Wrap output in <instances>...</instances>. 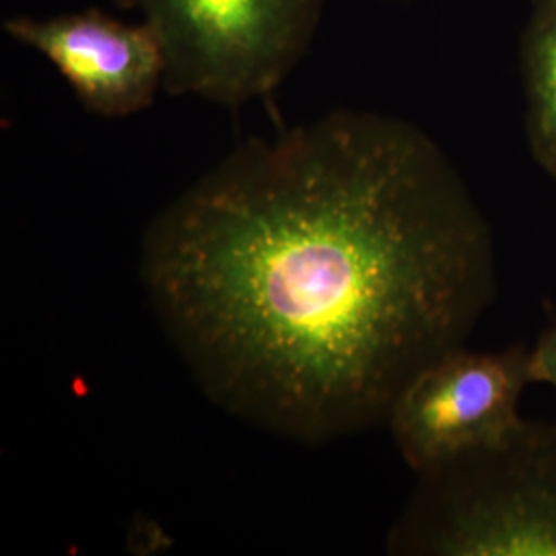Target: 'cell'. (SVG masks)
<instances>
[{
  "label": "cell",
  "mask_w": 556,
  "mask_h": 556,
  "mask_svg": "<svg viewBox=\"0 0 556 556\" xmlns=\"http://www.w3.org/2000/svg\"><path fill=\"white\" fill-rule=\"evenodd\" d=\"M139 268L202 394L299 443L386 425L497 295L454 163L417 124L358 110L243 140L151 220Z\"/></svg>",
  "instance_id": "6da1fadb"
},
{
  "label": "cell",
  "mask_w": 556,
  "mask_h": 556,
  "mask_svg": "<svg viewBox=\"0 0 556 556\" xmlns=\"http://www.w3.org/2000/svg\"><path fill=\"white\" fill-rule=\"evenodd\" d=\"M388 553L556 556V422L521 420L495 445L420 472Z\"/></svg>",
  "instance_id": "7a4b0ae2"
},
{
  "label": "cell",
  "mask_w": 556,
  "mask_h": 556,
  "mask_svg": "<svg viewBox=\"0 0 556 556\" xmlns=\"http://www.w3.org/2000/svg\"><path fill=\"white\" fill-rule=\"evenodd\" d=\"M165 52L169 96L238 110L270 98L309 52L326 0H135Z\"/></svg>",
  "instance_id": "3957f363"
},
{
  "label": "cell",
  "mask_w": 556,
  "mask_h": 556,
  "mask_svg": "<svg viewBox=\"0 0 556 556\" xmlns=\"http://www.w3.org/2000/svg\"><path fill=\"white\" fill-rule=\"evenodd\" d=\"M530 383L528 346L470 351L464 344L406 383L386 425L402 459L420 475L507 438L523 420L519 402Z\"/></svg>",
  "instance_id": "277c9868"
},
{
  "label": "cell",
  "mask_w": 556,
  "mask_h": 556,
  "mask_svg": "<svg viewBox=\"0 0 556 556\" xmlns=\"http://www.w3.org/2000/svg\"><path fill=\"white\" fill-rule=\"evenodd\" d=\"M2 29L48 60L80 105L101 118L139 114L165 85V52L147 21L126 23L87 9L41 20L11 17Z\"/></svg>",
  "instance_id": "5b68a950"
},
{
  "label": "cell",
  "mask_w": 556,
  "mask_h": 556,
  "mask_svg": "<svg viewBox=\"0 0 556 556\" xmlns=\"http://www.w3.org/2000/svg\"><path fill=\"white\" fill-rule=\"evenodd\" d=\"M526 135L538 165L556 181V0H534L521 34Z\"/></svg>",
  "instance_id": "8992f818"
},
{
  "label": "cell",
  "mask_w": 556,
  "mask_h": 556,
  "mask_svg": "<svg viewBox=\"0 0 556 556\" xmlns=\"http://www.w3.org/2000/svg\"><path fill=\"white\" fill-rule=\"evenodd\" d=\"M530 367L534 383H546L556 392V319L530 349Z\"/></svg>",
  "instance_id": "52a82bcc"
},
{
  "label": "cell",
  "mask_w": 556,
  "mask_h": 556,
  "mask_svg": "<svg viewBox=\"0 0 556 556\" xmlns=\"http://www.w3.org/2000/svg\"><path fill=\"white\" fill-rule=\"evenodd\" d=\"M397 2H404V0H397Z\"/></svg>",
  "instance_id": "ba28073f"
}]
</instances>
